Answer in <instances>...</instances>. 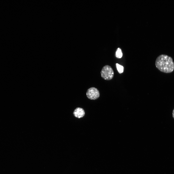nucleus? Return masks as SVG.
I'll return each instance as SVG.
<instances>
[{"label":"nucleus","instance_id":"obj_2","mask_svg":"<svg viewBox=\"0 0 174 174\" xmlns=\"http://www.w3.org/2000/svg\"><path fill=\"white\" fill-rule=\"evenodd\" d=\"M102 77L104 80H110L113 78L114 75V71L109 65H106L102 68L101 72Z\"/></svg>","mask_w":174,"mask_h":174},{"label":"nucleus","instance_id":"obj_6","mask_svg":"<svg viewBox=\"0 0 174 174\" xmlns=\"http://www.w3.org/2000/svg\"><path fill=\"white\" fill-rule=\"evenodd\" d=\"M116 65L117 70L119 73H122L123 71V66L117 63L116 64Z\"/></svg>","mask_w":174,"mask_h":174},{"label":"nucleus","instance_id":"obj_3","mask_svg":"<svg viewBox=\"0 0 174 174\" xmlns=\"http://www.w3.org/2000/svg\"><path fill=\"white\" fill-rule=\"evenodd\" d=\"M87 97L89 99L95 100L99 98L100 94L99 90L94 87H90L88 89L86 93Z\"/></svg>","mask_w":174,"mask_h":174},{"label":"nucleus","instance_id":"obj_5","mask_svg":"<svg viewBox=\"0 0 174 174\" xmlns=\"http://www.w3.org/2000/svg\"><path fill=\"white\" fill-rule=\"evenodd\" d=\"M123 54L120 48H118L116 52V56L118 58H120L122 56Z\"/></svg>","mask_w":174,"mask_h":174},{"label":"nucleus","instance_id":"obj_7","mask_svg":"<svg viewBox=\"0 0 174 174\" xmlns=\"http://www.w3.org/2000/svg\"><path fill=\"white\" fill-rule=\"evenodd\" d=\"M173 118H174V109L173 112Z\"/></svg>","mask_w":174,"mask_h":174},{"label":"nucleus","instance_id":"obj_4","mask_svg":"<svg viewBox=\"0 0 174 174\" xmlns=\"http://www.w3.org/2000/svg\"><path fill=\"white\" fill-rule=\"evenodd\" d=\"M74 116L77 118H80L84 116L85 115V112L82 108L78 107L76 108L73 112Z\"/></svg>","mask_w":174,"mask_h":174},{"label":"nucleus","instance_id":"obj_1","mask_svg":"<svg viewBox=\"0 0 174 174\" xmlns=\"http://www.w3.org/2000/svg\"><path fill=\"white\" fill-rule=\"evenodd\" d=\"M156 67L161 72L169 73L174 70V62L172 57L167 55L161 54L156 58L155 62Z\"/></svg>","mask_w":174,"mask_h":174}]
</instances>
